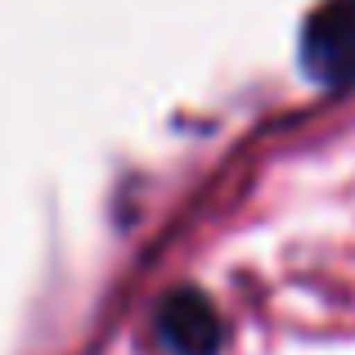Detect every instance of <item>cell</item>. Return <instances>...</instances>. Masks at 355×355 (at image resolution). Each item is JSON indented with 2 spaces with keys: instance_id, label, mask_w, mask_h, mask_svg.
Returning a JSON list of instances; mask_svg holds the SVG:
<instances>
[{
  "instance_id": "cell-2",
  "label": "cell",
  "mask_w": 355,
  "mask_h": 355,
  "mask_svg": "<svg viewBox=\"0 0 355 355\" xmlns=\"http://www.w3.org/2000/svg\"><path fill=\"white\" fill-rule=\"evenodd\" d=\"M153 329L166 355H220V342H225V324L198 288L166 293L153 315Z\"/></svg>"
},
{
  "instance_id": "cell-1",
  "label": "cell",
  "mask_w": 355,
  "mask_h": 355,
  "mask_svg": "<svg viewBox=\"0 0 355 355\" xmlns=\"http://www.w3.org/2000/svg\"><path fill=\"white\" fill-rule=\"evenodd\" d=\"M306 77L324 90L355 86V0H329L302 27Z\"/></svg>"
}]
</instances>
